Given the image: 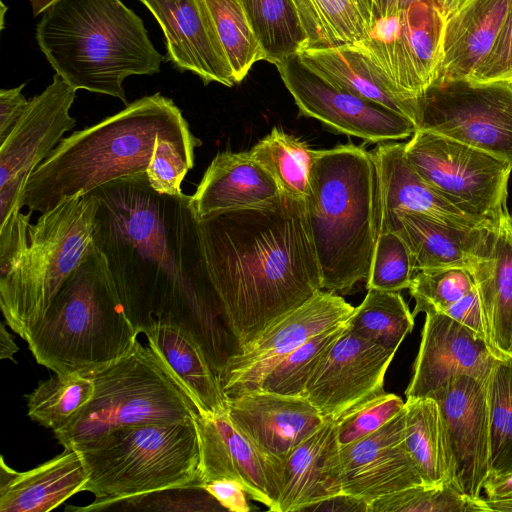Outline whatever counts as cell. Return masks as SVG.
Masks as SVG:
<instances>
[{
	"label": "cell",
	"mask_w": 512,
	"mask_h": 512,
	"mask_svg": "<svg viewBox=\"0 0 512 512\" xmlns=\"http://www.w3.org/2000/svg\"><path fill=\"white\" fill-rule=\"evenodd\" d=\"M93 192L100 202L94 243L136 331L155 322L179 327L220 379L241 348L207 271L191 196L156 192L146 172Z\"/></svg>",
	"instance_id": "cell-1"
},
{
	"label": "cell",
	"mask_w": 512,
	"mask_h": 512,
	"mask_svg": "<svg viewBox=\"0 0 512 512\" xmlns=\"http://www.w3.org/2000/svg\"><path fill=\"white\" fill-rule=\"evenodd\" d=\"M199 234L210 280L241 351L322 290L304 199L281 191L263 206L199 221Z\"/></svg>",
	"instance_id": "cell-2"
},
{
	"label": "cell",
	"mask_w": 512,
	"mask_h": 512,
	"mask_svg": "<svg viewBox=\"0 0 512 512\" xmlns=\"http://www.w3.org/2000/svg\"><path fill=\"white\" fill-rule=\"evenodd\" d=\"M159 135H194L173 100L160 93L73 132L31 174L23 207L43 213L114 180L145 173Z\"/></svg>",
	"instance_id": "cell-3"
},
{
	"label": "cell",
	"mask_w": 512,
	"mask_h": 512,
	"mask_svg": "<svg viewBox=\"0 0 512 512\" xmlns=\"http://www.w3.org/2000/svg\"><path fill=\"white\" fill-rule=\"evenodd\" d=\"M322 290L349 293L367 280L381 230V189L372 152L338 145L316 150L304 198Z\"/></svg>",
	"instance_id": "cell-4"
},
{
	"label": "cell",
	"mask_w": 512,
	"mask_h": 512,
	"mask_svg": "<svg viewBox=\"0 0 512 512\" xmlns=\"http://www.w3.org/2000/svg\"><path fill=\"white\" fill-rule=\"evenodd\" d=\"M46 59L71 87L127 102L124 80L160 72L164 57L121 0H56L36 28Z\"/></svg>",
	"instance_id": "cell-5"
},
{
	"label": "cell",
	"mask_w": 512,
	"mask_h": 512,
	"mask_svg": "<svg viewBox=\"0 0 512 512\" xmlns=\"http://www.w3.org/2000/svg\"><path fill=\"white\" fill-rule=\"evenodd\" d=\"M99 198L92 191L41 213L21 214L0 245V306L8 325L26 339L76 268L94 248Z\"/></svg>",
	"instance_id": "cell-6"
},
{
	"label": "cell",
	"mask_w": 512,
	"mask_h": 512,
	"mask_svg": "<svg viewBox=\"0 0 512 512\" xmlns=\"http://www.w3.org/2000/svg\"><path fill=\"white\" fill-rule=\"evenodd\" d=\"M138 334L95 245L25 341L36 362L55 374L83 375L129 352Z\"/></svg>",
	"instance_id": "cell-7"
},
{
	"label": "cell",
	"mask_w": 512,
	"mask_h": 512,
	"mask_svg": "<svg viewBox=\"0 0 512 512\" xmlns=\"http://www.w3.org/2000/svg\"><path fill=\"white\" fill-rule=\"evenodd\" d=\"M80 454L88 480L83 491L96 500L76 512L157 490L197 486L200 446L196 419L119 427L70 447Z\"/></svg>",
	"instance_id": "cell-8"
},
{
	"label": "cell",
	"mask_w": 512,
	"mask_h": 512,
	"mask_svg": "<svg viewBox=\"0 0 512 512\" xmlns=\"http://www.w3.org/2000/svg\"><path fill=\"white\" fill-rule=\"evenodd\" d=\"M94 394L82 411L54 435L64 447L124 426L183 423L199 412L166 362L139 341L117 360L83 374Z\"/></svg>",
	"instance_id": "cell-9"
},
{
	"label": "cell",
	"mask_w": 512,
	"mask_h": 512,
	"mask_svg": "<svg viewBox=\"0 0 512 512\" xmlns=\"http://www.w3.org/2000/svg\"><path fill=\"white\" fill-rule=\"evenodd\" d=\"M405 154L417 173L466 215L495 227L508 212L512 164L451 138L417 129Z\"/></svg>",
	"instance_id": "cell-10"
},
{
	"label": "cell",
	"mask_w": 512,
	"mask_h": 512,
	"mask_svg": "<svg viewBox=\"0 0 512 512\" xmlns=\"http://www.w3.org/2000/svg\"><path fill=\"white\" fill-rule=\"evenodd\" d=\"M416 127L512 164V83L435 82L417 100Z\"/></svg>",
	"instance_id": "cell-11"
},
{
	"label": "cell",
	"mask_w": 512,
	"mask_h": 512,
	"mask_svg": "<svg viewBox=\"0 0 512 512\" xmlns=\"http://www.w3.org/2000/svg\"><path fill=\"white\" fill-rule=\"evenodd\" d=\"M76 90L59 74L29 104L0 143V240L9 238L16 229L22 197L34 170L48 157L75 127L70 115Z\"/></svg>",
	"instance_id": "cell-12"
},
{
	"label": "cell",
	"mask_w": 512,
	"mask_h": 512,
	"mask_svg": "<svg viewBox=\"0 0 512 512\" xmlns=\"http://www.w3.org/2000/svg\"><path fill=\"white\" fill-rule=\"evenodd\" d=\"M445 19L421 0L392 16L376 19L366 40L354 46L387 78L398 94L414 103L435 80Z\"/></svg>",
	"instance_id": "cell-13"
},
{
	"label": "cell",
	"mask_w": 512,
	"mask_h": 512,
	"mask_svg": "<svg viewBox=\"0 0 512 512\" xmlns=\"http://www.w3.org/2000/svg\"><path fill=\"white\" fill-rule=\"evenodd\" d=\"M275 66L299 113L334 132L369 143H385L409 138L417 130L406 115L333 83L306 65L299 55Z\"/></svg>",
	"instance_id": "cell-14"
},
{
	"label": "cell",
	"mask_w": 512,
	"mask_h": 512,
	"mask_svg": "<svg viewBox=\"0 0 512 512\" xmlns=\"http://www.w3.org/2000/svg\"><path fill=\"white\" fill-rule=\"evenodd\" d=\"M354 309L339 294L318 291L228 360L220 377L225 396L257 390L274 366L313 336L346 322Z\"/></svg>",
	"instance_id": "cell-15"
},
{
	"label": "cell",
	"mask_w": 512,
	"mask_h": 512,
	"mask_svg": "<svg viewBox=\"0 0 512 512\" xmlns=\"http://www.w3.org/2000/svg\"><path fill=\"white\" fill-rule=\"evenodd\" d=\"M430 398L439 406L452 485L469 497L480 498L490 473L487 382L458 375Z\"/></svg>",
	"instance_id": "cell-16"
},
{
	"label": "cell",
	"mask_w": 512,
	"mask_h": 512,
	"mask_svg": "<svg viewBox=\"0 0 512 512\" xmlns=\"http://www.w3.org/2000/svg\"><path fill=\"white\" fill-rule=\"evenodd\" d=\"M200 463L197 486L232 480L248 497L277 512L283 464L261 452L231 421L227 410L196 417Z\"/></svg>",
	"instance_id": "cell-17"
},
{
	"label": "cell",
	"mask_w": 512,
	"mask_h": 512,
	"mask_svg": "<svg viewBox=\"0 0 512 512\" xmlns=\"http://www.w3.org/2000/svg\"><path fill=\"white\" fill-rule=\"evenodd\" d=\"M396 351L385 349L346 327L309 379L303 396L324 419L336 420L385 392L384 377Z\"/></svg>",
	"instance_id": "cell-18"
},
{
	"label": "cell",
	"mask_w": 512,
	"mask_h": 512,
	"mask_svg": "<svg viewBox=\"0 0 512 512\" xmlns=\"http://www.w3.org/2000/svg\"><path fill=\"white\" fill-rule=\"evenodd\" d=\"M339 462L342 493L368 505L424 485L405 442V406L377 431L340 448Z\"/></svg>",
	"instance_id": "cell-19"
},
{
	"label": "cell",
	"mask_w": 512,
	"mask_h": 512,
	"mask_svg": "<svg viewBox=\"0 0 512 512\" xmlns=\"http://www.w3.org/2000/svg\"><path fill=\"white\" fill-rule=\"evenodd\" d=\"M498 356L488 342L445 313H426L406 397H431L458 375L487 382Z\"/></svg>",
	"instance_id": "cell-20"
},
{
	"label": "cell",
	"mask_w": 512,
	"mask_h": 512,
	"mask_svg": "<svg viewBox=\"0 0 512 512\" xmlns=\"http://www.w3.org/2000/svg\"><path fill=\"white\" fill-rule=\"evenodd\" d=\"M139 1L159 23L175 67L196 74L205 85L236 84L205 0Z\"/></svg>",
	"instance_id": "cell-21"
},
{
	"label": "cell",
	"mask_w": 512,
	"mask_h": 512,
	"mask_svg": "<svg viewBox=\"0 0 512 512\" xmlns=\"http://www.w3.org/2000/svg\"><path fill=\"white\" fill-rule=\"evenodd\" d=\"M225 405L235 426L261 452L280 462L325 421L304 397L260 389L226 397Z\"/></svg>",
	"instance_id": "cell-22"
},
{
	"label": "cell",
	"mask_w": 512,
	"mask_h": 512,
	"mask_svg": "<svg viewBox=\"0 0 512 512\" xmlns=\"http://www.w3.org/2000/svg\"><path fill=\"white\" fill-rule=\"evenodd\" d=\"M495 228L456 227L425 214L399 211L381 225L380 233L392 231L404 240L415 271L439 267L471 270L488 254Z\"/></svg>",
	"instance_id": "cell-23"
},
{
	"label": "cell",
	"mask_w": 512,
	"mask_h": 512,
	"mask_svg": "<svg viewBox=\"0 0 512 512\" xmlns=\"http://www.w3.org/2000/svg\"><path fill=\"white\" fill-rule=\"evenodd\" d=\"M281 190L271 174L246 152L218 153L191 195L201 221L229 211L263 206Z\"/></svg>",
	"instance_id": "cell-24"
},
{
	"label": "cell",
	"mask_w": 512,
	"mask_h": 512,
	"mask_svg": "<svg viewBox=\"0 0 512 512\" xmlns=\"http://www.w3.org/2000/svg\"><path fill=\"white\" fill-rule=\"evenodd\" d=\"M339 451L335 421L325 419L285 458L277 512L308 510L342 494Z\"/></svg>",
	"instance_id": "cell-25"
},
{
	"label": "cell",
	"mask_w": 512,
	"mask_h": 512,
	"mask_svg": "<svg viewBox=\"0 0 512 512\" xmlns=\"http://www.w3.org/2000/svg\"><path fill=\"white\" fill-rule=\"evenodd\" d=\"M511 2L466 0L445 20L433 83L474 77L493 47Z\"/></svg>",
	"instance_id": "cell-26"
},
{
	"label": "cell",
	"mask_w": 512,
	"mask_h": 512,
	"mask_svg": "<svg viewBox=\"0 0 512 512\" xmlns=\"http://www.w3.org/2000/svg\"><path fill=\"white\" fill-rule=\"evenodd\" d=\"M372 154L380 179L381 225L396 212L409 211L425 214L456 227H496L488 226L466 215L439 195L408 161L404 142L380 143Z\"/></svg>",
	"instance_id": "cell-27"
},
{
	"label": "cell",
	"mask_w": 512,
	"mask_h": 512,
	"mask_svg": "<svg viewBox=\"0 0 512 512\" xmlns=\"http://www.w3.org/2000/svg\"><path fill=\"white\" fill-rule=\"evenodd\" d=\"M88 476L78 451H64L25 471L0 460V512H48L83 491Z\"/></svg>",
	"instance_id": "cell-28"
},
{
	"label": "cell",
	"mask_w": 512,
	"mask_h": 512,
	"mask_svg": "<svg viewBox=\"0 0 512 512\" xmlns=\"http://www.w3.org/2000/svg\"><path fill=\"white\" fill-rule=\"evenodd\" d=\"M486 327L498 358L512 354V217L504 214L486 256L471 269Z\"/></svg>",
	"instance_id": "cell-29"
},
{
	"label": "cell",
	"mask_w": 512,
	"mask_h": 512,
	"mask_svg": "<svg viewBox=\"0 0 512 512\" xmlns=\"http://www.w3.org/2000/svg\"><path fill=\"white\" fill-rule=\"evenodd\" d=\"M148 345L166 362L199 413L226 409V396L196 341L179 327L155 322L145 328Z\"/></svg>",
	"instance_id": "cell-30"
},
{
	"label": "cell",
	"mask_w": 512,
	"mask_h": 512,
	"mask_svg": "<svg viewBox=\"0 0 512 512\" xmlns=\"http://www.w3.org/2000/svg\"><path fill=\"white\" fill-rule=\"evenodd\" d=\"M298 55L306 65L333 83L406 115L416 125V105L403 99L387 78L354 45L308 48Z\"/></svg>",
	"instance_id": "cell-31"
},
{
	"label": "cell",
	"mask_w": 512,
	"mask_h": 512,
	"mask_svg": "<svg viewBox=\"0 0 512 512\" xmlns=\"http://www.w3.org/2000/svg\"><path fill=\"white\" fill-rule=\"evenodd\" d=\"M308 48L359 44L376 21L375 0H293Z\"/></svg>",
	"instance_id": "cell-32"
},
{
	"label": "cell",
	"mask_w": 512,
	"mask_h": 512,
	"mask_svg": "<svg viewBox=\"0 0 512 512\" xmlns=\"http://www.w3.org/2000/svg\"><path fill=\"white\" fill-rule=\"evenodd\" d=\"M405 442L426 486L452 484L438 403L430 397L405 401Z\"/></svg>",
	"instance_id": "cell-33"
},
{
	"label": "cell",
	"mask_w": 512,
	"mask_h": 512,
	"mask_svg": "<svg viewBox=\"0 0 512 512\" xmlns=\"http://www.w3.org/2000/svg\"><path fill=\"white\" fill-rule=\"evenodd\" d=\"M265 61L276 65L308 49L293 0H241Z\"/></svg>",
	"instance_id": "cell-34"
},
{
	"label": "cell",
	"mask_w": 512,
	"mask_h": 512,
	"mask_svg": "<svg viewBox=\"0 0 512 512\" xmlns=\"http://www.w3.org/2000/svg\"><path fill=\"white\" fill-rule=\"evenodd\" d=\"M414 316L400 292L369 289L347 320L349 329L361 338L397 351L414 327Z\"/></svg>",
	"instance_id": "cell-35"
},
{
	"label": "cell",
	"mask_w": 512,
	"mask_h": 512,
	"mask_svg": "<svg viewBox=\"0 0 512 512\" xmlns=\"http://www.w3.org/2000/svg\"><path fill=\"white\" fill-rule=\"evenodd\" d=\"M249 152L271 174L282 192L296 198H305L316 150L310 149L299 138L274 127Z\"/></svg>",
	"instance_id": "cell-36"
},
{
	"label": "cell",
	"mask_w": 512,
	"mask_h": 512,
	"mask_svg": "<svg viewBox=\"0 0 512 512\" xmlns=\"http://www.w3.org/2000/svg\"><path fill=\"white\" fill-rule=\"evenodd\" d=\"M94 389L93 381L86 375L55 374L26 395L28 416L53 432L58 431L89 403Z\"/></svg>",
	"instance_id": "cell-37"
},
{
	"label": "cell",
	"mask_w": 512,
	"mask_h": 512,
	"mask_svg": "<svg viewBox=\"0 0 512 512\" xmlns=\"http://www.w3.org/2000/svg\"><path fill=\"white\" fill-rule=\"evenodd\" d=\"M490 473L512 471V355L499 358L487 381Z\"/></svg>",
	"instance_id": "cell-38"
},
{
	"label": "cell",
	"mask_w": 512,
	"mask_h": 512,
	"mask_svg": "<svg viewBox=\"0 0 512 512\" xmlns=\"http://www.w3.org/2000/svg\"><path fill=\"white\" fill-rule=\"evenodd\" d=\"M236 84L264 60L241 0H205Z\"/></svg>",
	"instance_id": "cell-39"
},
{
	"label": "cell",
	"mask_w": 512,
	"mask_h": 512,
	"mask_svg": "<svg viewBox=\"0 0 512 512\" xmlns=\"http://www.w3.org/2000/svg\"><path fill=\"white\" fill-rule=\"evenodd\" d=\"M346 322L307 340L274 366L258 389L286 396L302 397L309 379L344 331Z\"/></svg>",
	"instance_id": "cell-40"
},
{
	"label": "cell",
	"mask_w": 512,
	"mask_h": 512,
	"mask_svg": "<svg viewBox=\"0 0 512 512\" xmlns=\"http://www.w3.org/2000/svg\"><path fill=\"white\" fill-rule=\"evenodd\" d=\"M483 498H472L451 483L439 486L419 485L378 498L369 512H488Z\"/></svg>",
	"instance_id": "cell-41"
},
{
	"label": "cell",
	"mask_w": 512,
	"mask_h": 512,
	"mask_svg": "<svg viewBox=\"0 0 512 512\" xmlns=\"http://www.w3.org/2000/svg\"><path fill=\"white\" fill-rule=\"evenodd\" d=\"M476 288L472 272L464 267H439L415 271L409 292L415 300L412 311L444 313L452 304Z\"/></svg>",
	"instance_id": "cell-42"
},
{
	"label": "cell",
	"mask_w": 512,
	"mask_h": 512,
	"mask_svg": "<svg viewBox=\"0 0 512 512\" xmlns=\"http://www.w3.org/2000/svg\"><path fill=\"white\" fill-rule=\"evenodd\" d=\"M201 144L195 135H159L146 171L150 186L160 194L175 196L183 193L181 183L193 168L194 150Z\"/></svg>",
	"instance_id": "cell-43"
},
{
	"label": "cell",
	"mask_w": 512,
	"mask_h": 512,
	"mask_svg": "<svg viewBox=\"0 0 512 512\" xmlns=\"http://www.w3.org/2000/svg\"><path fill=\"white\" fill-rule=\"evenodd\" d=\"M415 273L410 250L395 232L379 234L370 266L366 288L401 292L408 289Z\"/></svg>",
	"instance_id": "cell-44"
},
{
	"label": "cell",
	"mask_w": 512,
	"mask_h": 512,
	"mask_svg": "<svg viewBox=\"0 0 512 512\" xmlns=\"http://www.w3.org/2000/svg\"><path fill=\"white\" fill-rule=\"evenodd\" d=\"M104 510L227 511L205 488L181 486L153 491L106 505Z\"/></svg>",
	"instance_id": "cell-45"
},
{
	"label": "cell",
	"mask_w": 512,
	"mask_h": 512,
	"mask_svg": "<svg viewBox=\"0 0 512 512\" xmlns=\"http://www.w3.org/2000/svg\"><path fill=\"white\" fill-rule=\"evenodd\" d=\"M405 406L401 397L383 392L352 408L334 420L340 448H343L384 426Z\"/></svg>",
	"instance_id": "cell-46"
},
{
	"label": "cell",
	"mask_w": 512,
	"mask_h": 512,
	"mask_svg": "<svg viewBox=\"0 0 512 512\" xmlns=\"http://www.w3.org/2000/svg\"><path fill=\"white\" fill-rule=\"evenodd\" d=\"M471 80L512 83V2L491 51Z\"/></svg>",
	"instance_id": "cell-47"
},
{
	"label": "cell",
	"mask_w": 512,
	"mask_h": 512,
	"mask_svg": "<svg viewBox=\"0 0 512 512\" xmlns=\"http://www.w3.org/2000/svg\"><path fill=\"white\" fill-rule=\"evenodd\" d=\"M444 313L487 341L482 305L476 288L452 304Z\"/></svg>",
	"instance_id": "cell-48"
},
{
	"label": "cell",
	"mask_w": 512,
	"mask_h": 512,
	"mask_svg": "<svg viewBox=\"0 0 512 512\" xmlns=\"http://www.w3.org/2000/svg\"><path fill=\"white\" fill-rule=\"evenodd\" d=\"M24 86L25 84H21L15 88L0 90V143L7 137L29 104V100L22 94Z\"/></svg>",
	"instance_id": "cell-49"
},
{
	"label": "cell",
	"mask_w": 512,
	"mask_h": 512,
	"mask_svg": "<svg viewBox=\"0 0 512 512\" xmlns=\"http://www.w3.org/2000/svg\"><path fill=\"white\" fill-rule=\"evenodd\" d=\"M227 511L248 512L251 510L247 493L235 481L222 479L203 486Z\"/></svg>",
	"instance_id": "cell-50"
},
{
	"label": "cell",
	"mask_w": 512,
	"mask_h": 512,
	"mask_svg": "<svg viewBox=\"0 0 512 512\" xmlns=\"http://www.w3.org/2000/svg\"><path fill=\"white\" fill-rule=\"evenodd\" d=\"M482 489L488 502L512 501V471L502 474L489 473Z\"/></svg>",
	"instance_id": "cell-51"
},
{
	"label": "cell",
	"mask_w": 512,
	"mask_h": 512,
	"mask_svg": "<svg viewBox=\"0 0 512 512\" xmlns=\"http://www.w3.org/2000/svg\"><path fill=\"white\" fill-rule=\"evenodd\" d=\"M308 510L369 512V505L360 499L342 493L324 500Z\"/></svg>",
	"instance_id": "cell-52"
},
{
	"label": "cell",
	"mask_w": 512,
	"mask_h": 512,
	"mask_svg": "<svg viewBox=\"0 0 512 512\" xmlns=\"http://www.w3.org/2000/svg\"><path fill=\"white\" fill-rule=\"evenodd\" d=\"M421 0H375L376 19L392 16Z\"/></svg>",
	"instance_id": "cell-53"
},
{
	"label": "cell",
	"mask_w": 512,
	"mask_h": 512,
	"mask_svg": "<svg viewBox=\"0 0 512 512\" xmlns=\"http://www.w3.org/2000/svg\"><path fill=\"white\" fill-rule=\"evenodd\" d=\"M5 320L1 323L0 327V358L8 359L15 362L14 355L18 352V347L14 342L12 335L5 327Z\"/></svg>",
	"instance_id": "cell-54"
},
{
	"label": "cell",
	"mask_w": 512,
	"mask_h": 512,
	"mask_svg": "<svg viewBox=\"0 0 512 512\" xmlns=\"http://www.w3.org/2000/svg\"><path fill=\"white\" fill-rule=\"evenodd\" d=\"M442 14L446 20L466 0H429Z\"/></svg>",
	"instance_id": "cell-55"
},
{
	"label": "cell",
	"mask_w": 512,
	"mask_h": 512,
	"mask_svg": "<svg viewBox=\"0 0 512 512\" xmlns=\"http://www.w3.org/2000/svg\"><path fill=\"white\" fill-rule=\"evenodd\" d=\"M56 0H30L34 16L43 13Z\"/></svg>",
	"instance_id": "cell-56"
},
{
	"label": "cell",
	"mask_w": 512,
	"mask_h": 512,
	"mask_svg": "<svg viewBox=\"0 0 512 512\" xmlns=\"http://www.w3.org/2000/svg\"><path fill=\"white\" fill-rule=\"evenodd\" d=\"M491 511L494 512H512V501L488 502Z\"/></svg>",
	"instance_id": "cell-57"
},
{
	"label": "cell",
	"mask_w": 512,
	"mask_h": 512,
	"mask_svg": "<svg viewBox=\"0 0 512 512\" xmlns=\"http://www.w3.org/2000/svg\"><path fill=\"white\" fill-rule=\"evenodd\" d=\"M512 355V354H511Z\"/></svg>",
	"instance_id": "cell-58"
}]
</instances>
